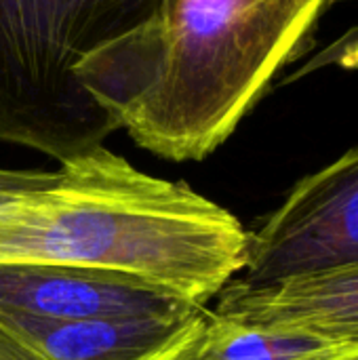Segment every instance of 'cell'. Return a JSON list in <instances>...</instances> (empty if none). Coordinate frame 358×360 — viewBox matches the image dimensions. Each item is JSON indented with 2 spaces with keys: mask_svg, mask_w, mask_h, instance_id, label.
I'll return each instance as SVG.
<instances>
[{
  "mask_svg": "<svg viewBox=\"0 0 358 360\" xmlns=\"http://www.w3.org/2000/svg\"><path fill=\"white\" fill-rule=\"evenodd\" d=\"M329 0H160L76 70L143 150L205 160L293 59Z\"/></svg>",
  "mask_w": 358,
  "mask_h": 360,
  "instance_id": "6da1fadb",
  "label": "cell"
},
{
  "mask_svg": "<svg viewBox=\"0 0 358 360\" xmlns=\"http://www.w3.org/2000/svg\"><path fill=\"white\" fill-rule=\"evenodd\" d=\"M249 232L184 181L137 171L103 146L0 207V262H53L137 276L207 306L245 270Z\"/></svg>",
  "mask_w": 358,
  "mask_h": 360,
  "instance_id": "7a4b0ae2",
  "label": "cell"
},
{
  "mask_svg": "<svg viewBox=\"0 0 358 360\" xmlns=\"http://www.w3.org/2000/svg\"><path fill=\"white\" fill-rule=\"evenodd\" d=\"M158 6L160 0H0V139L59 162L103 146L118 127L76 70Z\"/></svg>",
  "mask_w": 358,
  "mask_h": 360,
  "instance_id": "3957f363",
  "label": "cell"
},
{
  "mask_svg": "<svg viewBox=\"0 0 358 360\" xmlns=\"http://www.w3.org/2000/svg\"><path fill=\"white\" fill-rule=\"evenodd\" d=\"M358 264V146L300 179L249 232L245 283H272Z\"/></svg>",
  "mask_w": 358,
  "mask_h": 360,
  "instance_id": "277c9868",
  "label": "cell"
},
{
  "mask_svg": "<svg viewBox=\"0 0 358 360\" xmlns=\"http://www.w3.org/2000/svg\"><path fill=\"white\" fill-rule=\"evenodd\" d=\"M198 306L137 276L53 262H0V310L53 321L169 319Z\"/></svg>",
  "mask_w": 358,
  "mask_h": 360,
  "instance_id": "5b68a950",
  "label": "cell"
},
{
  "mask_svg": "<svg viewBox=\"0 0 358 360\" xmlns=\"http://www.w3.org/2000/svg\"><path fill=\"white\" fill-rule=\"evenodd\" d=\"M213 312L358 346V264L272 283L234 278L219 291Z\"/></svg>",
  "mask_w": 358,
  "mask_h": 360,
  "instance_id": "8992f818",
  "label": "cell"
},
{
  "mask_svg": "<svg viewBox=\"0 0 358 360\" xmlns=\"http://www.w3.org/2000/svg\"><path fill=\"white\" fill-rule=\"evenodd\" d=\"M205 308L169 319L93 321H53L0 310V321L46 360H165L186 342Z\"/></svg>",
  "mask_w": 358,
  "mask_h": 360,
  "instance_id": "52a82bcc",
  "label": "cell"
},
{
  "mask_svg": "<svg viewBox=\"0 0 358 360\" xmlns=\"http://www.w3.org/2000/svg\"><path fill=\"white\" fill-rule=\"evenodd\" d=\"M329 2H338V0H329ZM327 63H338L342 68H358V27L350 30L333 46L323 51V55L319 59H314L306 68V72H312V70L327 65Z\"/></svg>",
  "mask_w": 358,
  "mask_h": 360,
  "instance_id": "ba28073f",
  "label": "cell"
},
{
  "mask_svg": "<svg viewBox=\"0 0 358 360\" xmlns=\"http://www.w3.org/2000/svg\"><path fill=\"white\" fill-rule=\"evenodd\" d=\"M0 360H46L0 321Z\"/></svg>",
  "mask_w": 358,
  "mask_h": 360,
  "instance_id": "9c48e42d",
  "label": "cell"
},
{
  "mask_svg": "<svg viewBox=\"0 0 358 360\" xmlns=\"http://www.w3.org/2000/svg\"><path fill=\"white\" fill-rule=\"evenodd\" d=\"M21 194H27V192H21ZM19 194H15V192H0V207L2 205H6V202H11L13 198H17Z\"/></svg>",
  "mask_w": 358,
  "mask_h": 360,
  "instance_id": "30bf717a",
  "label": "cell"
},
{
  "mask_svg": "<svg viewBox=\"0 0 358 360\" xmlns=\"http://www.w3.org/2000/svg\"><path fill=\"white\" fill-rule=\"evenodd\" d=\"M333 360H358V348L357 350H352V352H348V354H344V356H340V359Z\"/></svg>",
  "mask_w": 358,
  "mask_h": 360,
  "instance_id": "8fae6325",
  "label": "cell"
}]
</instances>
